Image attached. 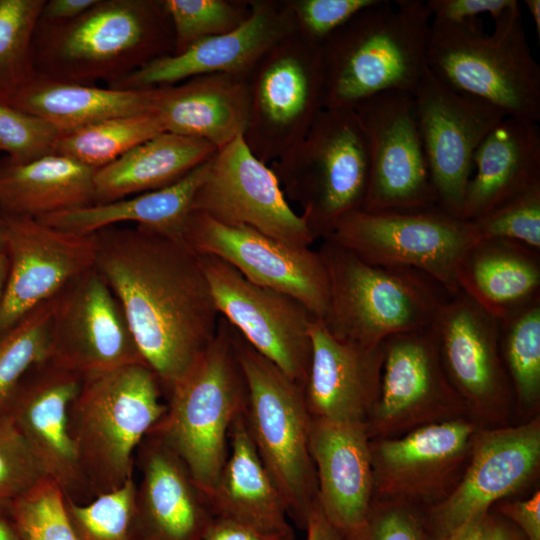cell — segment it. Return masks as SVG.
<instances>
[{"label": "cell", "mask_w": 540, "mask_h": 540, "mask_svg": "<svg viewBox=\"0 0 540 540\" xmlns=\"http://www.w3.org/2000/svg\"><path fill=\"white\" fill-rule=\"evenodd\" d=\"M95 267L118 299L145 364L167 392L216 335L220 313L201 256L148 227L94 233Z\"/></svg>", "instance_id": "obj_1"}, {"label": "cell", "mask_w": 540, "mask_h": 540, "mask_svg": "<svg viewBox=\"0 0 540 540\" xmlns=\"http://www.w3.org/2000/svg\"><path fill=\"white\" fill-rule=\"evenodd\" d=\"M3 520L22 540H77L66 513L64 495L48 477L16 498Z\"/></svg>", "instance_id": "obj_41"}, {"label": "cell", "mask_w": 540, "mask_h": 540, "mask_svg": "<svg viewBox=\"0 0 540 540\" xmlns=\"http://www.w3.org/2000/svg\"><path fill=\"white\" fill-rule=\"evenodd\" d=\"M82 376L48 359L34 364L17 385L6 409L46 477L65 500L94 497L80 470L68 432V410Z\"/></svg>", "instance_id": "obj_20"}, {"label": "cell", "mask_w": 540, "mask_h": 540, "mask_svg": "<svg viewBox=\"0 0 540 540\" xmlns=\"http://www.w3.org/2000/svg\"><path fill=\"white\" fill-rule=\"evenodd\" d=\"M163 388L144 363L82 377L68 410V432L93 497L133 478L137 447L166 412Z\"/></svg>", "instance_id": "obj_4"}, {"label": "cell", "mask_w": 540, "mask_h": 540, "mask_svg": "<svg viewBox=\"0 0 540 540\" xmlns=\"http://www.w3.org/2000/svg\"><path fill=\"white\" fill-rule=\"evenodd\" d=\"M503 354L519 402L536 406L540 398V302L528 304L504 323Z\"/></svg>", "instance_id": "obj_38"}, {"label": "cell", "mask_w": 540, "mask_h": 540, "mask_svg": "<svg viewBox=\"0 0 540 540\" xmlns=\"http://www.w3.org/2000/svg\"><path fill=\"white\" fill-rule=\"evenodd\" d=\"M174 44L163 0H97L69 21L38 19L33 64L37 77L109 85L173 54Z\"/></svg>", "instance_id": "obj_2"}, {"label": "cell", "mask_w": 540, "mask_h": 540, "mask_svg": "<svg viewBox=\"0 0 540 540\" xmlns=\"http://www.w3.org/2000/svg\"><path fill=\"white\" fill-rule=\"evenodd\" d=\"M354 111L369 151V180L362 210L407 211L437 206L412 93L384 92L364 100Z\"/></svg>", "instance_id": "obj_15"}, {"label": "cell", "mask_w": 540, "mask_h": 540, "mask_svg": "<svg viewBox=\"0 0 540 540\" xmlns=\"http://www.w3.org/2000/svg\"><path fill=\"white\" fill-rule=\"evenodd\" d=\"M250 2L251 14L238 28L203 39L180 54L157 58L108 87L142 90L206 74L248 76L273 46L297 31L288 0Z\"/></svg>", "instance_id": "obj_21"}, {"label": "cell", "mask_w": 540, "mask_h": 540, "mask_svg": "<svg viewBox=\"0 0 540 540\" xmlns=\"http://www.w3.org/2000/svg\"><path fill=\"white\" fill-rule=\"evenodd\" d=\"M471 222L479 240H508L539 252L540 181Z\"/></svg>", "instance_id": "obj_43"}, {"label": "cell", "mask_w": 540, "mask_h": 540, "mask_svg": "<svg viewBox=\"0 0 540 540\" xmlns=\"http://www.w3.org/2000/svg\"><path fill=\"white\" fill-rule=\"evenodd\" d=\"M46 475L7 414H0V519Z\"/></svg>", "instance_id": "obj_44"}, {"label": "cell", "mask_w": 540, "mask_h": 540, "mask_svg": "<svg viewBox=\"0 0 540 540\" xmlns=\"http://www.w3.org/2000/svg\"><path fill=\"white\" fill-rule=\"evenodd\" d=\"M154 112L164 131L207 141L219 150L245 131L248 76L206 74L156 87Z\"/></svg>", "instance_id": "obj_28"}, {"label": "cell", "mask_w": 540, "mask_h": 540, "mask_svg": "<svg viewBox=\"0 0 540 540\" xmlns=\"http://www.w3.org/2000/svg\"><path fill=\"white\" fill-rule=\"evenodd\" d=\"M95 170L59 154L29 162L0 158V210L39 218L94 203Z\"/></svg>", "instance_id": "obj_33"}, {"label": "cell", "mask_w": 540, "mask_h": 540, "mask_svg": "<svg viewBox=\"0 0 540 540\" xmlns=\"http://www.w3.org/2000/svg\"><path fill=\"white\" fill-rule=\"evenodd\" d=\"M412 95L437 206L462 218L474 153L507 115L483 100L454 90L428 67Z\"/></svg>", "instance_id": "obj_12"}, {"label": "cell", "mask_w": 540, "mask_h": 540, "mask_svg": "<svg viewBox=\"0 0 540 540\" xmlns=\"http://www.w3.org/2000/svg\"><path fill=\"white\" fill-rule=\"evenodd\" d=\"M7 249V223L4 213L0 210V255L6 254Z\"/></svg>", "instance_id": "obj_58"}, {"label": "cell", "mask_w": 540, "mask_h": 540, "mask_svg": "<svg viewBox=\"0 0 540 540\" xmlns=\"http://www.w3.org/2000/svg\"><path fill=\"white\" fill-rule=\"evenodd\" d=\"M155 96L156 88L122 90L36 76L9 106L65 133L109 118L152 112Z\"/></svg>", "instance_id": "obj_35"}, {"label": "cell", "mask_w": 540, "mask_h": 540, "mask_svg": "<svg viewBox=\"0 0 540 540\" xmlns=\"http://www.w3.org/2000/svg\"><path fill=\"white\" fill-rule=\"evenodd\" d=\"M136 490L131 478L122 487L86 503L65 500L66 513L77 540H132L130 519Z\"/></svg>", "instance_id": "obj_42"}, {"label": "cell", "mask_w": 540, "mask_h": 540, "mask_svg": "<svg viewBox=\"0 0 540 540\" xmlns=\"http://www.w3.org/2000/svg\"><path fill=\"white\" fill-rule=\"evenodd\" d=\"M46 0H0V104L9 106L36 77L32 43Z\"/></svg>", "instance_id": "obj_37"}, {"label": "cell", "mask_w": 540, "mask_h": 540, "mask_svg": "<svg viewBox=\"0 0 540 540\" xmlns=\"http://www.w3.org/2000/svg\"><path fill=\"white\" fill-rule=\"evenodd\" d=\"M461 481L435 509L445 536L523 487L540 463V422L476 432Z\"/></svg>", "instance_id": "obj_24"}, {"label": "cell", "mask_w": 540, "mask_h": 540, "mask_svg": "<svg viewBox=\"0 0 540 540\" xmlns=\"http://www.w3.org/2000/svg\"><path fill=\"white\" fill-rule=\"evenodd\" d=\"M474 423L462 418L415 428L400 438L370 439L374 495L431 497L471 451Z\"/></svg>", "instance_id": "obj_25"}, {"label": "cell", "mask_w": 540, "mask_h": 540, "mask_svg": "<svg viewBox=\"0 0 540 540\" xmlns=\"http://www.w3.org/2000/svg\"><path fill=\"white\" fill-rule=\"evenodd\" d=\"M351 540H428L418 520L407 509L393 505L371 507L362 529Z\"/></svg>", "instance_id": "obj_47"}, {"label": "cell", "mask_w": 540, "mask_h": 540, "mask_svg": "<svg viewBox=\"0 0 540 540\" xmlns=\"http://www.w3.org/2000/svg\"><path fill=\"white\" fill-rule=\"evenodd\" d=\"M216 307L260 354L304 386L311 360V312L297 299L257 285L212 255H200Z\"/></svg>", "instance_id": "obj_16"}, {"label": "cell", "mask_w": 540, "mask_h": 540, "mask_svg": "<svg viewBox=\"0 0 540 540\" xmlns=\"http://www.w3.org/2000/svg\"><path fill=\"white\" fill-rule=\"evenodd\" d=\"M4 216L9 273L0 306V336L94 267L96 258L94 233L64 231L32 217Z\"/></svg>", "instance_id": "obj_19"}, {"label": "cell", "mask_w": 540, "mask_h": 540, "mask_svg": "<svg viewBox=\"0 0 540 540\" xmlns=\"http://www.w3.org/2000/svg\"><path fill=\"white\" fill-rule=\"evenodd\" d=\"M162 132L154 111L109 118L60 133L54 154L97 170Z\"/></svg>", "instance_id": "obj_36"}, {"label": "cell", "mask_w": 540, "mask_h": 540, "mask_svg": "<svg viewBox=\"0 0 540 540\" xmlns=\"http://www.w3.org/2000/svg\"><path fill=\"white\" fill-rule=\"evenodd\" d=\"M306 540H344L342 535L327 520L317 501L312 507L306 521Z\"/></svg>", "instance_id": "obj_52"}, {"label": "cell", "mask_w": 540, "mask_h": 540, "mask_svg": "<svg viewBox=\"0 0 540 540\" xmlns=\"http://www.w3.org/2000/svg\"><path fill=\"white\" fill-rule=\"evenodd\" d=\"M166 395V412L150 431L179 455L208 495L227 458L230 428L247 403L233 328L224 317L213 340Z\"/></svg>", "instance_id": "obj_6"}, {"label": "cell", "mask_w": 540, "mask_h": 540, "mask_svg": "<svg viewBox=\"0 0 540 540\" xmlns=\"http://www.w3.org/2000/svg\"><path fill=\"white\" fill-rule=\"evenodd\" d=\"M331 240L377 266L419 271L448 295L459 292L458 275L479 241L471 221L438 206L407 211H351L342 216Z\"/></svg>", "instance_id": "obj_10"}, {"label": "cell", "mask_w": 540, "mask_h": 540, "mask_svg": "<svg viewBox=\"0 0 540 540\" xmlns=\"http://www.w3.org/2000/svg\"><path fill=\"white\" fill-rule=\"evenodd\" d=\"M466 410L444 369L433 325L385 340L379 396L365 422L370 439L455 419Z\"/></svg>", "instance_id": "obj_17"}, {"label": "cell", "mask_w": 540, "mask_h": 540, "mask_svg": "<svg viewBox=\"0 0 540 540\" xmlns=\"http://www.w3.org/2000/svg\"><path fill=\"white\" fill-rule=\"evenodd\" d=\"M97 0H48L42 7L39 20L49 23L72 20L93 6Z\"/></svg>", "instance_id": "obj_51"}, {"label": "cell", "mask_w": 540, "mask_h": 540, "mask_svg": "<svg viewBox=\"0 0 540 540\" xmlns=\"http://www.w3.org/2000/svg\"><path fill=\"white\" fill-rule=\"evenodd\" d=\"M459 290L504 323L539 299V252L513 241L479 240L464 258Z\"/></svg>", "instance_id": "obj_31"}, {"label": "cell", "mask_w": 540, "mask_h": 540, "mask_svg": "<svg viewBox=\"0 0 540 540\" xmlns=\"http://www.w3.org/2000/svg\"><path fill=\"white\" fill-rule=\"evenodd\" d=\"M237 358L247 384L244 420L289 516L305 528L317 499L310 452L311 415L303 386L254 349L232 326Z\"/></svg>", "instance_id": "obj_8"}, {"label": "cell", "mask_w": 540, "mask_h": 540, "mask_svg": "<svg viewBox=\"0 0 540 540\" xmlns=\"http://www.w3.org/2000/svg\"><path fill=\"white\" fill-rule=\"evenodd\" d=\"M47 359L82 377L145 364L121 304L95 266L51 298Z\"/></svg>", "instance_id": "obj_13"}, {"label": "cell", "mask_w": 540, "mask_h": 540, "mask_svg": "<svg viewBox=\"0 0 540 540\" xmlns=\"http://www.w3.org/2000/svg\"><path fill=\"white\" fill-rule=\"evenodd\" d=\"M0 540H22L13 528L4 520L0 519Z\"/></svg>", "instance_id": "obj_57"}, {"label": "cell", "mask_w": 540, "mask_h": 540, "mask_svg": "<svg viewBox=\"0 0 540 540\" xmlns=\"http://www.w3.org/2000/svg\"><path fill=\"white\" fill-rule=\"evenodd\" d=\"M378 0H288L297 31L321 45L361 10Z\"/></svg>", "instance_id": "obj_46"}, {"label": "cell", "mask_w": 540, "mask_h": 540, "mask_svg": "<svg viewBox=\"0 0 540 540\" xmlns=\"http://www.w3.org/2000/svg\"><path fill=\"white\" fill-rule=\"evenodd\" d=\"M473 169L461 214L468 221L540 181L538 122L506 116L477 147Z\"/></svg>", "instance_id": "obj_29"}, {"label": "cell", "mask_w": 540, "mask_h": 540, "mask_svg": "<svg viewBox=\"0 0 540 540\" xmlns=\"http://www.w3.org/2000/svg\"><path fill=\"white\" fill-rule=\"evenodd\" d=\"M481 540H524L503 521L486 514Z\"/></svg>", "instance_id": "obj_53"}, {"label": "cell", "mask_w": 540, "mask_h": 540, "mask_svg": "<svg viewBox=\"0 0 540 540\" xmlns=\"http://www.w3.org/2000/svg\"><path fill=\"white\" fill-rule=\"evenodd\" d=\"M216 152L207 141L164 131L95 170L93 204L168 187Z\"/></svg>", "instance_id": "obj_32"}, {"label": "cell", "mask_w": 540, "mask_h": 540, "mask_svg": "<svg viewBox=\"0 0 540 540\" xmlns=\"http://www.w3.org/2000/svg\"><path fill=\"white\" fill-rule=\"evenodd\" d=\"M51 299L34 308L0 336V414L25 373L47 359Z\"/></svg>", "instance_id": "obj_39"}, {"label": "cell", "mask_w": 540, "mask_h": 540, "mask_svg": "<svg viewBox=\"0 0 540 540\" xmlns=\"http://www.w3.org/2000/svg\"><path fill=\"white\" fill-rule=\"evenodd\" d=\"M487 34L480 19H432L428 69L454 90L483 100L507 116L539 122L540 66L526 39L520 4L494 20Z\"/></svg>", "instance_id": "obj_5"}, {"label": "cell", "mask_w": 540, "mask_h": 540, "mask_svg": "<svg viewBox=\"0 0 540 540\" xmlns=\"http://www.w3.org/2000/svg\"><path fill=\"white\" fill-rule=\"evenodd\" d=\"M182 236L199 255L222 259L252 283L292 296L315 317L326 315L329 279L318 251L248 226L223 224L198 211L189 213Z\"/></svg>", "instance_id": "obj_14"}, {"label": "cell", "mask_w": 540, "mask_h": 540, "mask_svg": "<svg viewBox=\"0 0 540 540\" xmlns=\"http://www.w3.org/2000/svg\"><path fill=\"white\" fill-rule=\"evenodd\" d=\"M426 4L432 19L462 22L488 13L495 20L519 4L516 0H429Z\"/></svg>", "instance_id": "obj_48"}, {"label": "cell", "mask_w": 540, "mask_h": 540, "mask_svg": "<svg viewBox=\"0 0 540 540\" xmlns=\"http://www.w3.org/2000/svg\"><path fill=\"white\" fill-rule=\"evenodd\" d=\"M191 211L232 226H248L282 242L310 247L315 238L294 212L270 165L239 136L217 150Z\"/></svg>", "instance_id": "obj_18"}, {"label": "cell", "mask_w": 540, "mask_h": 540, "mask_svg": "<svg viewBox=\"0 0 540 540\" xmlns=\"http://www.w3.org/2000/svg\"><path fill=\"white\" fill-rule=\"evenodd\" d=\"M310 336L311 360L303 391L311 417L365 423L379 396L384 343L339 339L315 316Z\"/></svg>", "instance_id": "obj_26"}, {"label": "cell", "mask_w": 540, "mask_h": 540, "mask_svg": "<svg viewBox=\"0 0 540 540\" xmlns=\"http://www.w3.org/2000/svg\"><path fill=\"white\" fill-rule=\"evenodd\" d=\"M132 540H204L214 514L184 461L150 431L137 447Z\"/></svg>", "instance_id": "obj_23"}, {"label": "cell", "mask_w": 540, "mask_h": 540, "mask_svg": "<svg viewBox=\"0 0 540 540\" xmlns=\"http://www.w3.org/2000/svg\"><path fill=\"white\" fill-rule=\"evenodd\" d=\"M524 3L531 14V17L535 25V29L537 31V36L539 38L540 37V0H525Z\"/></svg>", "instance_id": "obj_56"}, {"label": "cell", "mask_w": 540, "mask_h": 540, "mask_svg": "<svg viewBox=\"0 0 540 540\" xmlns=\"http://www.w3.org/2000/svg\"><path fill=\"white\" fill-rule=\"evenodd\" d=\"M431 12L422 0H378L322 44L325 108L354 109L389 91L413 93L426 64Z\"/></svg>", "instance_id": "obj_3"}, {"label": "cell", "mask_w": 540, "mask_h": 540, "mask_svg": "<svg viewBox=\"0 0 540 540\" xmlns=\"http://www.w3.org/2000/svg\"><path fill=\"white\" fill-rule=\"evenodd\" d=\"M294 531L264 533L241 524L214 517L204 540H294Z\"/></svg>", "instance_id": "obj_50"}, {"label": "cell", "mask_w": 540, "mask_h": 540, "mask_svg": "<svg viewBox=\"0 0 540 540\" xmlns=\"http://www.w3.org/2000/svg\"><path fill=\"white\" fill-rule=\"evenodd\" d=\"M249 115L242 135L270 165L294 148L325 108L321 45L298 31L273 46L248 75Z\"/></svg>", "instance_id": "obj_11"}, {"label": "cell", "mask_w": 540, "mask_h": 540, "mask_svg": "<svg viewBox=\"0 0 540 540\" xmlns=\"http://www.w3.org/2000/svg\"><path fill=\"white\" fill-rule=\"evenodd\" d=\"M211 159L168 187L36 219L48 226L78 234H93L118 223L133 222L164 233L182 235L194 195L208 173Z\"/></svg>", "instance_id": "obj_34"}, {"label": "cell", "mask_w": 540, "mask_h": 540, "mask_svg": "<svg viewBox=\"0 0 540 540\" xmlns=\"http://www.w3.org/2000/svg\"><path fill=\"white\" fill-rule=\"evenodd\" d=\"M9 273V260L6 254L0 255V306L4 297Z\"/></svg>", "instance_id": "obj_55"}, {"label": "cell", "mask_w": 540, "mask_h": 540, "mask_svg": "<svg viewBox=\"0 0 540 540\" xmlns=\"http://www.w3.org/2000/svg\"><path fill=\"white\" fill-rule=\"evenodd\" d=\"M485 516L486 514L473 518L452 533L446 535L444 540H481Z\"/></svg>", "instance_id": "obj_54"}, {"label": "cell", "mask_w": 540, "mask_h": 540, "mask_svg": "<svg viewBox=\"0 0 540 540\" xmlns=\"http://www.w3.org/2000/svg\"><path fill=\"white\" fill-rule=\"evenodd\" d=\"M270 167L285 196L301 206L314 238L324 239L342 216L364 205L369 151L356 112L324 108L305 137Z\"/></svg>", "instance_id": "obj_9"}, {"label": "cell", "mask_w": 540, "mask_h": 540, "mask_svg": "<svg viewBox=\"0 0 540 540\" xmlns=\"http://www.w3.org/2000/svg\"><path fill=\"white\" fill-rule=\"evenodd\" d=\"M163 4L174 31L171 55L238 28L251 14L250 0H163Z\"/></svg>", "instance_id": "obj_40"}, {"label": "cell", "mask_w": 540, "mask_h": 540, "mask_svg": "<svg viewBox=\"0 0 540 540\" xmlns=\"http://www.w3.org/2000/svg\"><path fill=\"white\" fill-rule=\"evenodd\" d=\"M433 326L444 369L466 409H503L510 384L500 356L499 320L459 291L443 301Z\"/></svg>", "instance_id": "obj_22"}, {"label": "cell", "mask_w": 540, "mask_h": 540, "mask_svg": "<svg viewBox=\"0 0 540 540\" xmlns=\"http://www.w3.org/2000/svg\"><path fill=\"white\" fill-rule=\"evenodd\" d=\"M501 513L514 521L527 540H540V492L537 490L529 499L501 506Z\"/></svg>", "instance_id": "obj_49"}, {"label": "cell", "mask_w": 540, "mask_h": 540, "mask_svg": "<svg viewBox=\"0 0 540 540\" xmlns=\"http://www.w3.org/2000/svg\"><path fill=\"white\" fill-rule=\"evenodd\" d=\"M60 132L45 120L0 104V151L15 162L53 154Z\"/></svg>", "instance_id": "obj_45"}, {"label": "cell", "mask_w": 540, "mask_h": 540, "mask_svg": "<svg viewBox=\"0 0 540 540\" xmlns=\"http://www.w3.org/2000/svg\"><path fill=\"white\" fill-rule=\"evenodd\" d=\"M309 442L316 501L343 539L351 540L365 525L374 496L366 425L311 417Z\"/></svg>", "instance_id": "obj_27"}, {"label": "cell", "mask_w": 540, "mask_h": 540, "mask_svg": "<svg viewBox=\"0 0 540 540\" xmlns=\"http://www.w3.org/2000/svg\"><path fill=\"white\" fill-rule=\"evenodd\" d=\"M318 252L329 279V306L322 320L339 339L377 345L430 327L448 296L419 271L370 264L331 240L323 239Z\"/></svg>", "instance_id": "obj_7"}, {"label": "cell", "mask_w": 540, "mask_h": 540, "mask_svg": "<svg viewBox=\"0 0 540 540\" xmlns=\"http://www.w3.org/2000/svg\"><path fill=\"white\" fill-rule=\"evenodd\" d=\"M207 497L215 517L264 533L294 531L285 499L260 458L243 415L230 428L227 458Z\"/></svg>", "instance_id": "obj_30"}]
</instances>
